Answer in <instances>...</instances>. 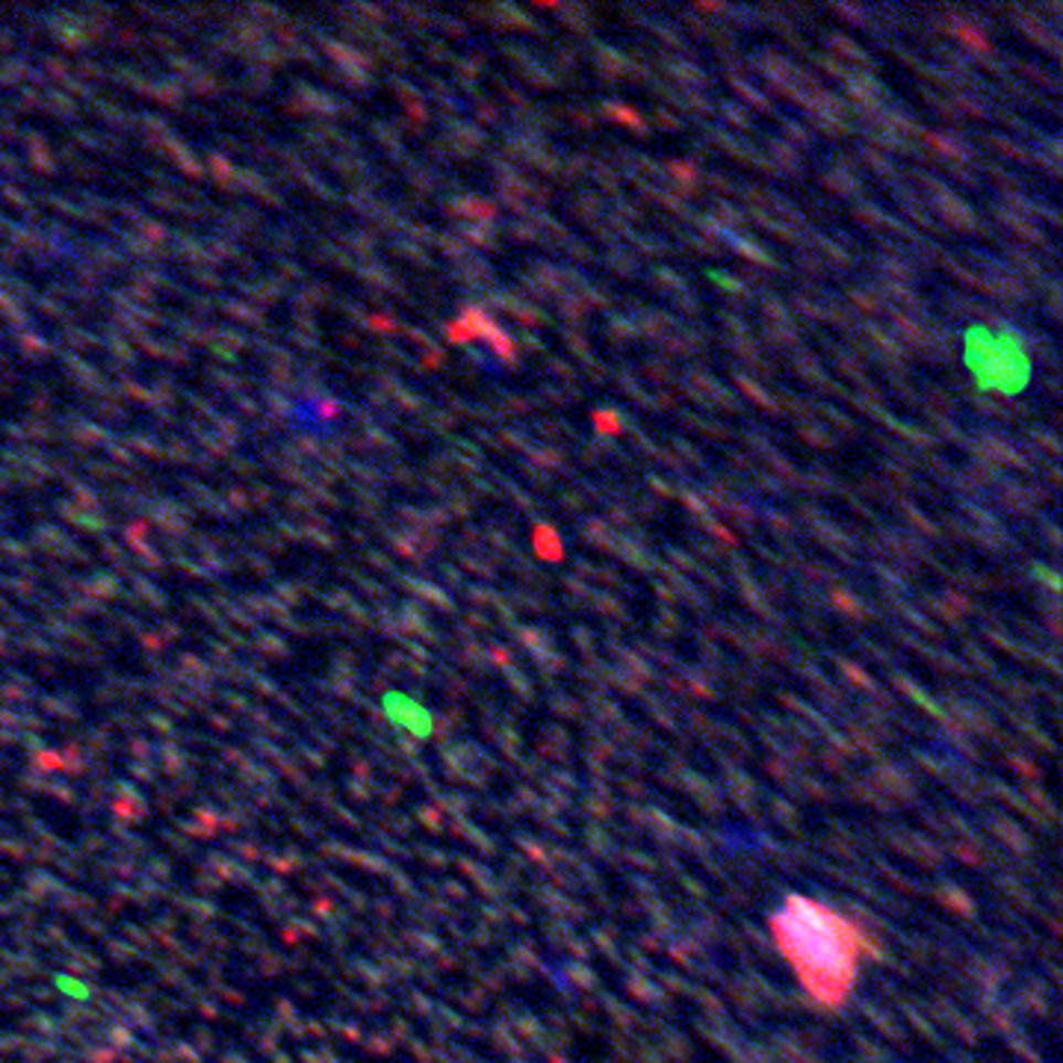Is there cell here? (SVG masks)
I'll return each mask as SVG.
<instances>
[{
    "label": "cell",
    "instance_id": "1",
    "mask_svg": "<svg viewBox=\"0 0 1063 1063\" xmlns=\"http://www.w3.org/2000/svg\"><path fill=\"white\" fill-rule=\"evenodd\" d=\"M772 934L804 990L825 1008L846 1004L860 960L872 955V939L851 918L800 895H789L786 907L774 913Z\"/></svg>",
    "mask_w": 1063,
    "mask_h": 1063
},
{
    "label": "cell",
    "instance_id": "3",
    "mask_svg": "<svg viewBox=\"0 0 1063 1063\" xmlns=\"http://www.w3.org/2000/svg\"><path fill=\"white\" fill-rule=\"evenodd\" d=\"M535 550L541 559H550V562H559V559L564 555V550L559 546V535H555L550 527L535 529Z\"/></svg>",
    "mask_w": 1063,
    "mask_h": 1063
},
{
    "label": "cell",
    "instance_id": "4",
    "mask_svg": "<svg viewBox=\"0 0 1063 1063\" xmlns=\"http://www.w3.org/2000/svg\"><path fill=\"white\" fill-rule=\"evenodd\" d=\"M594 423H597V432H603V435H615V432H620L618 414H609V411H597V414H594Z\"/></svg>",
    "mask_w": 1063,
    "mask_h": 1063
},
{
    "label": "cell",
    "instance_id": "5",
    "mask_svg": "<svg viewBox=\"0 0 1063 1063\" xmlns=\"http://www.w3.org/2000/svg\"><path fill=\"white\" fill-rule=\"evenodd\" d=\"M960 36H964L966 42H975V47H978V51H987V42H984V39L975 33V30H960Z\"/></svg>",
    "mask_w": 1063,
    "mask_h": 1063
},
{
    "label": "cell",
    "instance_id": "2",
    "mask_svg": "<svg viewBox=\"0 0 1063 1063\" xmlns=\"http://www.w3.org/2000/svg\"><path fill=\"white\" fill-rule=\"evenodd\" d=\"M966 366L975 375L978 391L1017 396L1031 379V358L1013 331H992L987 326L966 328Z\"/></svg>",
    "mask_w": 1063,
    "mask_h": 1063
}]
</instances>
